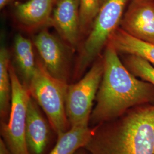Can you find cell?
<instances>
[{"label":"cell","instance_id":"1","mask_svg":"<svg viewBox=\"0 0 154 154\" xmlns=\"http://www.w3.org/2000/svg\"><path fill=\"white\" fill-rule=\"evenodd\" d=\"M104 72L89 126H95L123 115L133 107L154 104V86L134 75L107 43L103 55Z\"/></svg>","mask_w":154,"mask_h":154},{"label":"cell","instance_id":"2","mask_svg":"<svg viewBox=\"0 0 154 154\" xmlns=\"http://www.w3.org/2000/svg\"><path fill=\"white\" fill-rule=\"evenodd\" d=\"M93 127L89 154H154V104L139 106Z\"/></svg>","mask_w":154,"mask_h":154},{"label":"cell","instance_id":"3","mask_svg":"<svg viewBox=\"0 0 154 154\" xmlns=\"http://www.w3.org/2000/svg\"><path fill=\"white\" fill-rule=\"evenodd\" d=\"M68 85L52 77L42 61L37 60L35 72L27 88L44 112L57 136L70 128L66 112Z\"/></svg>","mask_w":154,"mask_h":154},{"label":"cell","instance_id":"4","mask_svg":"<svg viewBox=\"0 0 154 154\" xmlns=\"http://www.w3.org/2000/svg\"><path fill=\"white\" fill-rule=\"evenodd\" d=\"M131 0H106L95 17L88 37L83 45L78 58L75 77H79L107 44L116 30Z\"/></svg>","mask_w":154,"mask_h":154},{"label":"cell","instance_id":"5","mask_svg":"<svg viewBox=\"0 0 154 154\" xmlns=\"http://www.w3.org/2000/svg\"><path fill=\"white\" fill-rule=\"evenodd\" d=\"M11 107L7 122L0 123L1 138L11 154H30L26 141V121L30 94L10 64Z\"/></svg>","mask_w":154,"mask_h":154},{"label":"cell","instance_id":"6","mask_svg":"<svg viewBox=\"0 0 154 154\" xmlns=\"http://www.w3.org/2000/svg\"><path fill=\"white\" fill-rule=\"evenodd\" d=\"M104 72L103 57L96 61L79 81L68 85L66 94V116L70 127L88 125Z\"/></svg>","mask_w":154,"mask_h":154},{"label":"cell","instance_id":"7","mask_svg":"<svg viewBox=\"0 0 154 154\" xmlns=\"http://www.w3.org/2000/svg\"><path fill=\"white\" fill-rule=\"evenodd\" d=\"M120 26L133 37L154 44V0H131Z\"/></svg>","mask_w":154,"mask_h":154},{"label":"cell","instance_id":"8","mask_svg":"<svg viewBox=\"0 0 154 154\" xmlns=\"http://www.w3.org/2000/svg\"><path fill=\"white\" fill-rule=\"evenodd\" d=\"M33 42L43 65L50 74L67 83V58L66 49L61 41L44 29L34 37Z\"/></svg>","mask_w":154,"mask_h":154},{"label":"cell","instance_id":"9","mask_svg":"<svg viewBox=\"0 0 154 154\" xmlns=\"http://www.w3.org/2000/svg\"><path fill=\"white\" fill-rule=\"evenodd\" d=\"M53 128L41 107L30 96L27 107L26 141L30 154H45L52 138Z\"/></svg>","mask_w":154,"mask_h":154},{"label":"cell","instance_id":"10","mask_svg":"<svg viewBox=\"0 0 154 154\" xmlns=\"http://www.w3.org/2000/svg\"><path fill=\"white\" fill-rule=\"evenodd\" d=\"M50 23L65 41L75 47L81 34L79 0H58Z\"/></svg>","mask_w":154,"mask_h":154},{"label":"cell","instance_id":"11","mask_svg":"<svg viewBox=\"0 0 154 154\" xmlns=\"http://www.w3.org/2000/svg\"><path fill=\"white\" fill-rule=\"evenodd\" d=\"M54 0H29L16 5L15 14L19 22L28 28L50 23Z\"/></svg>","mask_w":154,"mask_h":154},{"label":"cell","instance_id":"12","mask_svg":"<svg viewBox=\"0 0 154 154\" xmlns=\"http://www.w3.org/2000/svg\"><path fill=\"white\" fill-rule=\"evenodd\" d=\"M107 43L111 45L118 53L137 55L154 67V44L135 38L121 28H117L111 35Z\"/></svg>","mask_w":154,"mask_h":154},{"label":"cell","instance_id":"13","mask_svg":"<svg viewBox=\"0 0 154 154\" xmlns=\"http://www.w3.org/2000/svg\"><path fill=\"white\" fill-rule=\"evenodd\" d=\"M93 132L88 125L71 127L69 130L57 136V141L48 154H75L88 143Z\"/></svg>","mask_w":154,"mask_h":154},{"label":"cell","instance_id":"14","mask_svg":"<svg viewBox=\"0 0 154 154\" xmlns=\"http://www.w3.org/2000/svg\"><path fill=\"white\" fill-rule=\"evenodd\" d=\"M14 53L17 65L22 75V83L27 88L37 66L31 41L20 34L16 35L14 41Z\"/></svg>","mask_w":154,"mask_h":154},{"label":"cell","instance_id":"15","mask_svg":"<svg viewBox=\"0 0 154 154\" xmlns=\"http://www.w3.org/2000/svg\"><path fill=\"white\" fill-rule=\"evenodd\" d=\"M9 54L5 46L0 49V123L7 122L11 107V86Z\"/></svg>","mask_w":154,"mask_h":154},{"label":"cell","instance_id":"16","mask_svg":"<svg viewBox=\"0 0 154 154\" xmlns=\"http://www.w3.org/2000/svg\"><path fill=\"white\" fill-rule=\"evenodd\" d=\"M122 62L134 75L154 86V67L148 61L137 55L126 54Z\"/></svg>","mask_w":154,"mask_h":154},{"label":"cell","instance_id":"17","mask_svg":"<svg viewBox=\"0 0 154 154\" xmlns=\"http://www.w3.org/2000/svg\"><path fill=\"white\" fill-rule=\"evenodd\" d=\"M101 4L99 0H79L80 33L90 30L94 21L99 12Z\"/></svg>","mask_w":154,"mask_h":154},{"label":"cell","instance_id":"18","mask_svg":"<svg viewBox=\"0 0 154 154\" xmlns=\"http://www.w3.org/2000/svg\"><path fill=\"white\" fill-rule=\"evenodd\" d=\"M12 0H0V8L3 9L5 6L8 5Z\"/></svg>","mask_w":154,"mask_h":154},{"label":"cell","instance_id":"19","mask_svg":"<svg viewBox=\"0 0 154 154\" xmlns=\"http://www.w3.org/2000/svg\"><path fill=\"white\" fill-rule=\"evenodd\" d=\"M75 154H89V153L85 149L82 148V149H79Z\"/></svg>","mask_w":154,"mask_h":154},{"label":"cell","instance_id":"20","mask_svg":"<svg viewBox=\"0 0 154 154\" xmlns=\"http://www.w3.org/2000/svg\"><path fill=\"white\" fill-rule=\"evenodd\" d=\"M100 1V4H101V6L102 5V4L105 2V1H106V0H99Z\"/></svg>","mask_w":154,"mask_h":154},{"label":"cell","instance_id":"21","mask_svg":"<svg viewBox=\"0 0 154 154\" xmlns=\"http://www.w3.org/2000/svg\"><path fill=\"white\" fill-rule=\"evenodd\" d=\"M54 2H56V0H54Z\"/></svg>","mask_w":154,"mask_h":154},{"label":"cell","instance_id":"22","mask_svg":"<svg viewBox=\"0 0 154 154\" xmlns=\"http://www.w3.org/2000/svg\"><path fill=\"white\" fill-rule=\"evenodd\" d=\"M57 1H58V0H56V2H55V3H56V2H57Z\"/></svg>","mask_w":154,"mask_h":154}]
</instances>
